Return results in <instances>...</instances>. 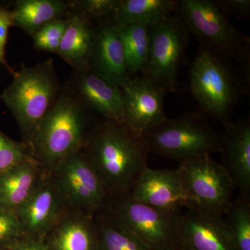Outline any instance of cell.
I'll use <instances>...</instances> for the list:
<instances>
[{"instance_id": "obj_31", "label": "cell", "mask_w": 250, "mask_h": 250, "mask_svg": "<svg viewBox=\"0 0 250 250\" xmlns=\"http://www.w3.org/2000/svg\"><path fill=\"white\" fill-rule=\"evenodd\" d=\"M217 6L225 14L232 15L238 19H248L250 14V0H218Z\"/></svg>"}, {"instance_id": "obj_12", "label": "cell", "mask_w": 250, "mask_h": 250, "mask_svg": "<svg viewBox=\"0 0 250 250\" xmlns=\"http://www.w3.org/2000/svg\"><path fill=\"white\" fill-rule=\"evenodd\" d=\"M176 240L182 250H236L223 215L192 207L177 214Z\"/></svg>"}, {"instance_id": "obj_32", "label": "cell", "mask_w": 250, "mask_h": 250, "mask_svg": "<svg viewBox=\"0 0 250 250\" xmlns=\"http://www.w3.org/2000/svg\"><path fill=\"white\" fill-rule=\"evenodd\" d=\"M9 250H49V247L40 238H29L25 241L20 240Z\"/></svg>"}, {"instance_id": "obj_4", "label": "cell", "mask_w": 250, "mask_h": 250, "mask_svg": "<svg viewBox=\"0 0 250 250\" xmlns=\"http://www.w3.org/2000/svg\"><path fill=\"white\" fill-rule=\"evenodd\" d=\"M177 12L201 48L224 60L238 62L250 82V38L238 30L211 0H180Z\"/></svg>"}, {"instance_id": "obj_14", "label": "cell", "mask_w": 250, "mask_h": 250, "mask_svg": "<svg viewBox=\"0 0 250 250\" xmlns=\"http://www.w3.org/2000/svg\"><path fill=\"white\" fill-rule=\"evenodd\" d=\"M65 205L52 179H39L27 200L15 210L24 236L41 239L48 233L62 218Z\"/></svg>"}, {"instance_id": "obj_33", "label": "cell", "mask_w": 250, "mask_h": 250, "mask_svg": "<svg viewBox=\"0 0 250 250\" xmlns=\"http://www.w3.org/2000/svg\"><path fill=\"white\" fill-rule=\"evenodd\" d=\"M0 250H1V249H0Z\"/></svg>"}, {"instance_id": "obj_29", "label": "cell", "mask_w": 250, "mask_h": 250, "mask_svg": "<svg viewBox=\"0 0 250 250\" xmlns=\"http://www.w3.org/2000/svg\"><path fill=\"white\" fill-rule=\"evenodd\" d=\"M24 236L14 210L0 208V249L9 250Z\"/></svg>"}, {"instance_id": "obj_23", "label": "cell", "mask_w": 250, "mask_h": 250, "mask_svg": "<svg viewBox=\"0 0 250 250\" xmlns=\"http://www.w3.org/2000/svg\"><path fill=\"white\" fill-rule=\"evenodd\" d=\"M126 67L130 75L143 73L149 61V27L142 24L118 25Z\"/></svg>"}, {"instance_id": "obj_18", "label": "cell", "mask_w": 250, "mask_h": 250, "mask_svg": "<svg viewBox=\"0 0 250 250\" xmlns=\"http://www.w3.org/2000/svg\"><path fill=\"white\" fill-rule=\"evenodd\" d=\"M96 27L86 18L72 11L57 54L74 70L83 71L89 69L90 54L96 39Z\"/></svg>"}, {"instance_id": "obj_9", "label": "cell", "mask_w": 250, "mask_h": 250, "mask_svg": "<svg viewBox=\"0 0 250 250\" xmlns=\"http://www.w3.org/2000/svg\"><path fill=\"white\" fill-rule=\"evenodd\" d=\"M52 170V181L65 205L89 214L104 207L110 192L83 149L69 156Z\"/></svg>"}, {"instance_id": "obj_13", "label": "cell", "mask_w": 250, "mask_h": 250, "mask_svg": "<svg viewBox=\"0 0 250 250\" xmlns=\"http://www.w3.org/2000/svg\"><path fill=\"white\" fill-rule=\"evenodd\" d=\"M129 195L152 208L173 214L189 207L177 169L154 170L147 166L135 181Z\"/></svg>"}, {"instance_id": "obj_1", "label": "cell", "mask_w": 250, "mask_h": 250, "mask_svg": "<svg viewBox=\"0 0 250 250\" xmlns=\"http://www.w3.org/2000/svg\"><path fill=\"white\" fill-rule=\"evenodd\" d=\"M110 193L128 195L135 181L147 167L146 139L123 123H99L83 149Z\"/></svg>"}, {"instance_id": "obj_17", "label": "cell", "mask_w": 250, "mask_h": 250, "mask_svg": "<svg viewBox=\"0 0 250 250\" xmlns=\"http://www.w3.org/2000/svg\"><path fill=\"white\" fill-rule=\"evenodd\" d=\"M88 67L92 71L121 87L131 77L125 59L118 24H98Z\"/></svg>"}, {"instance_id": "obj_15", "label": "cell", "mask_w": 250, "mask_h": 250, "mask_svg": "<svg viewBox=\"0 0 250 250\" xmlns=\"http://www.w3.org/2000/svg\"><path fill=\"white\" fill-rule=\"evenodd\" d=\"M67 84L92 113L106 121L124 124V100L121 87L90 69L74 70Z\"/></svg>"}, {"instance_id": "obj_5", "label": "cell", "mask_w": 250, "mask_h": 250, "mask_svg": "<svg viewBox=\"0 0 250 250\" xmlns=\"http://www.w3.org/2000/svg\"><path fill=\"white\" fill-rule=\"evenodd\" d=\"M190 87L205 114L224 126L231 121L243 85L229 62L200 48L190 67Z\"/></svg>"}, {"instance_id": "obj_3", "label": "cell", "mask_w": 250, "mask_h": 250, "mask_svg": "<svg viewBox=\"0 0 250 250\" xmlns=\"http://www.w3.org/2000/svg\"><path fill=\"white\" fill-rule=\"evenodd\" d=\"M54 66L48 59L35 66L24 63L13 75V80L0 95L17 122L23 143L29 147L39 125L58 98L62 88Z\"/></svg>"}, {"instance_id": "obj_30", "label": "cell", "mask_w": 250, "mask_h": 250, "mask_svg": "<svg viewBox=\"0 0 250 250\" xmlns=\"http://www.w3.org/2000/svg\"><path fill=\"white\" fill-rule=\"evenodd\" d=\"M14 26L12 11L4 7L0 3V65H4L8 71L14 75V70L6 59V46L10 28Z\"/></svg>"}, {"instance_id": "obj_6", "label": "cell", "mask_w": 250, "mask_h": 250, "mask_svg": "<svg viewBox=\"0 0 250 250\" xmlns=\"http://www.w3.org/2000/svg\"><path fill=\"white\" fill-rule=\"evenodd\" d=\"M149 153L179 162L220 152L221 136L203 115L187 113L167 120L144 136Z\"/></svg>"}, {"instance_id": "obj_11", "label": "cell", "mask_w": 250, "mask_h": 250, "mask_svg": "<svg viewBox=\"0 0 250 250\" xmlns=\"http://www.w3.org/2000/svg\"><path fill=\"white\" fill-rule=\"evenodd\" d=\"M124 100V124L144 137L167 119L164 100L167 90L142 76L130 77L121 87Z\"/></svg>"}, {"instance_id": "obj_27", "label": "cell", "mask_w": 250, "mask_h": 250, "mask_svg": "<svg viewBox=\"0 0 250 250\" xmlns=\"http://www.w3.org/2000/svg\"><path fill=\"white\" fill-rule=\"evenodd\" d=\"M70 22V17L50 21L33 36V47L36 50L57 54Z\"/></svg>"}, {"instance_id": "obj_26", "label": "cell", "mask_w": 250, "mask_h": 250, "mask_svg": "<svg viewBox=\"0 0 250 250\" xmlns=\"http://www.w3.org/2000/svg\"><path fill=\"white\" fill-rule=\"evenodd\" d=\"M120 0H71L68 1L72 12L98 24L113 22Z\"/></svg>"}, {"instance_id": "obj_24", "label": "cell", "mask_w": 250, "mask_h": 250, "mask_svg": "<svg viewBox=\"0 0 250 250\" xmlns=\"http://www.w3.org/2000/svg\"><path fill=\"white\" fill-rule=\"evenodd\" d=\"M100 250H154L120 228L106 213L97 219Z\"/></svg>"}, {"instance_id": "obj_8", "label": "cell", "mask_w": 250, "mask_h": 250, "mask_svg": "<svg viewBox=\"0 0 250 250\" xmlns=\"http://www.w3.org/2000/svg\"><path fill=\"white\" fill-rule=\"evenodd\" d=\"M115 195L117 200L106 213L115 223L154 250H173L178 213L156 209L129 195Z\"/></svg>"}, {"instance_id": "obj_20", "label": "cell", "mask_w": 250, "mask_h": 250, "mask_svg": "<svg viewBox=\"0 0 250 250\" xmlns=\"http://www.w3.org/2000/svg\"><path fill=\"white\" fill-rule=\"evenodd\" d=\"M49 232L53 250H96L99 247L96 223L86 215L62 217Z\"/></svg>"}, {"instance_id": "obj_25", "label": "cell", "mask_w": 250, "mask_h": 250, "mask_svg": "<svg viewBox=\"0 0 250 250\" xmlns=\"http://www.w3.org/2000/svg\"><path fill=\"white\" fill-rule=\"evenodd\" d=\"M250 197L240 195L231 201L225 223L236 250H250Z\"/></svg>"}, {"instance_id": "obj_16", "label": "cell", "mask_w": 250, "mask_h": 250, "mask_svg": "<svg viewBox=\"0 0 250 250\" xmlns=\"http://www.w3.org/2000/svg\"><path fill=\"white\" fill-rule=\"evenodd\" d=\"M221 136L223 165L235 188L241 195H250V121L249 118L229 122Z\"/></svg>"}, {"instance_id": "obj_10", "label": "cell", "mask_w": 250, "mask_h": 250, "mask_svg": "<svg viewBox=\"0 0 250 250\" xmlns=\"http://www.w3.org/2000/svg\"><path fill=\"white\" fill-rule=\"evenodd\" d=\"M149 61L142 76L167 90L175 89L189 34L179 17L170 16L149 27Z\"/></svg>"}, {"instance_id": "obj_7", "label": "cell", "mask_w": 250, "mask_h": 250, "mask_svg": "<svg viewBox=\"0 0 250 250\" xmlns=\"http://www.w3.org/2000/svg\"><path fill=\"white\" fill-rule=\"evenodd\" d=\"M177 170L188 201V208L225 215L235 187L222 164L205 155L181 163Z\"/></svg>"}, {"instance_id": "obj_19", "label": "cell", "mask_w": 250, "mask_h": 250, "mask_svg": "<svg viewBox=\"0 0 250 250\" xmlns=\"http://www.w3.org/2000/svg\"><path fill=\"white\" fill-rule=\"evenodd\" d=\"M41 166L31 156L0 174V208L15 211L24 203L41 179Z\"/></svg>"}, {"instance_id": "obj_2", "label": "cell", "mask_w": 250, "mask_h": 250, "mask_svg": "<svg viewBox=\"0 0 250 250\" xmlns=\"http://www.w3.org/2000/svg\"><path fill=\"white\" fill-rule=\"evenodd\" d=\"M91 113L66 83L36 129L31 156L52 170L69 156L83 150L93 133H88Z\"/></svg>"}, {"instance_id": "obj_28", "label": "cell", "mask_w": 250, "mask_h": 250, "mask_svg": "<svg viewBox=\"0 0 250 250\" xmlns=\"http://www.w3.org/2000/svg\"><path fill=\"white\" fill-rule=\"evenodd\" d=\"M31 156L25 143L14 141L0 131V174Z\"/></svg>"}, {"instance_id": "obj_21", "label": "cell", "mask_w": 250, "mask_h": 250, "mask_svg": "<svg viewBox=\"0 0 250 250\" xmlns=\"http://www.w3.org/2000/svg\"><path fill=\"white\" fill-rule=\"evenodd\" d=\"M14 27L32 38L42 26L54 20L71 16L68 1L62 0H17L12 10Z\"/></svg>"}, {"instance_id": "obj_22", "label": "cell", "mask_w": 250, "mask_h": 250, "mask_svg": "<svg viewBox=\"0 0 250 250\" xmlns=\"http://www.w3.org/2000/svg\"><path fill=\"white\" fill-rule=\"evenodd\" d=\"M177 8L178 1L174 0H120L113 22L150 27L170 17Z\"/></svg>"}]
</instances>
